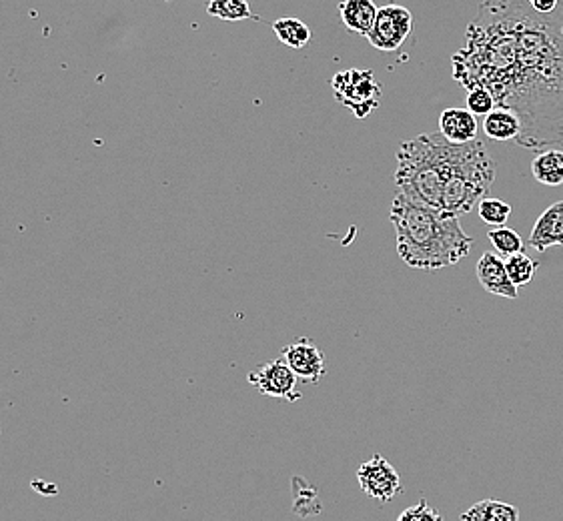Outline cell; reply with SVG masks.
<instances>
[{
  "label": "cell",
  "mask_w": 563,
  "mask_h": 521,
  "mask_svg": "<svg viewBox=\"0 0 563 521\" xmlns=\"http://www.w3.org/2000/svg\"><path fill=\"white\" fill-rule=\"evenodd\" d=\"M465 41L451 59L453 79L487 89L495 107L519 117L517 145L563 147V0L549 15L527 0H483Z\"/></svg>",
  "instance_id": "cell-1"
},
{
  "label": "cell",
  "mask_w": 563,
  "mask_h": 521,
  "mask_svg": "<svg viewBox=\"0 0 563 521\" xmlns=\"http://www.w3.org/2000/svg\"><path fill=\"white\" fill-rule=\"evenodd\" d=\"M397 253L411 269L435 271L457 265L473 247V239L463 231L459 217L419 205L397 193L391 211Z\"/></svg>",
  "instance_id": "cell-2"
},
{
  "label": "cell",
  "mask_w": 563,
  "mask_h": 521,
  "mask_svg": "<svg viewBox=\"0 0 563 521\" xmlns=\"http://www.w3.org/2000/svg\"><path fill=\"white\" fill-rule=\"evenodd\" d=\"M463 151L465 145H451L441 133H425L403 141L395 169L399 193L439 211L443 191L455 175Z\"/></svg>",
  "instance_id": "cell-3"
},
{
  "label": "cell",
  "mask_w": 563,
  "mask_h": 521,
  "mask_svg": "<svg viewBox=\"0 0 563 521\" xmlns=\"http://www.w3.org/2000/svg\"><path fill=\"white\" fill-rule=\"evenodd\" d=\"M331 89L337 103L347 107L359 121L367 119L381 101V83L373 71H341L331 79Z\"/></svg>",
  "instance_id": "cell-4"
},
{
  "label": "cell",
  "mask_w": 563,
  "mask_h": 521,
  "mask_svg": "<svg viewBox=\"0 0 563 521\" xmlns=\"http://www.w3.org/2000/svg\"><path fill=\"white\" fill-rule=\"evenodd\" d=\"M411 29H413V15L409 9L401 5H385L379 7L375 25L367 35V41L377 51L393 53L407 41Z\"/></svg>",
  "instance_id": "cell-5"
},
{
  "label": "cell",
  "mask_w": 563,
  "mask_h": 521,
  "mask_svg": "<svg viewBox=\"0 0 563 521\" xmlns=\"http://www.w3.org/2000/svg\"><path fill=\"white\" fill-rule=\"evenodd\" d=\"M249 383L267 397H279L287 401H299L301 393L297 391V375L285 363V359H271L259 369L249 373Z\"/></svg>",
  "instance_id": "cell-6"
},
{
  "label": "cell",
  "mask_w": 563,
  "mask_h": 521,
  "mask_svg": "<svg viewBox=\"0 0 563 521\" xmlns=\"http://www.w3.org/2000/svg\"><path fill=\"white\" fill-rule=\"evenodd\" d=\"M357 481L369 497L383 503L391 501L395 495L401 493V477L397 469L379 453L359 465Z\"/></svg>",
  "instance_id": "cell-7"
},
{
  "label": "cell",
  "mask_w": 563,
  "mask_h": 521,
  "mask_svg": "<svg viewBox=\"0 0 563 521\" xmlns=\"http://www.w3.org/2000/svg\"><path fill=\"white\" fill-rule=\"evenodd\" d=\"M283 359L297 375V379L305 383H319L325 375V357L313 339H297L283 349Z\"/></svg>",
  "instance_id": "cell-8"
},
{
  "label": "cell",
  "mask_w": 563,
  "mask_h": 521,
  "mask_svg": "<svg viewBox=\"0 0 563 521\" xmlns=\"http://www.w3.org/2000/svg\"><path fill=\"white\" fill-rule=\"evenodd\" d=\"M477 281L479 285L497 297L505 299H517V287L507 275L505 259H501L497 253H483L477 261Z\"/></svg>",
  "instance_id": "cell-9"
},
{
  "label": "cell",
  "mask_w": 563,
  "mask_h": 521,
  "mask_svg": "<svg viewBox=\"0 0 563 521\" xmlns=\"http://www.w3.org/2000/svg\"><path fill=\"white\" fill-rule=\"evenodd\" d=\"M529 245L539 253L551 247H563V201L549 205L537 217L529 235Z\"/></svg>",
  "instance_id": "cell-10"
},
{
  "label": "cell",
  "mask_w": 563,
  "mask_h": 521,
  "mask_svg": "<svg viewBox=\"0 0 563 521\" xmlns=\"http://www.w3.org/2000/svg\"><path fill=\"white\" fill-rule=\"evenodd\" d=\"M477 131V117L467 109H445L439 117V133L451 145H467L475 141Z\"/></svg>",
  "instance_id": "cell-11"
},
{
  "label": "cell",
  "mask_w": 563,
  "mask_h": 521,
  "mask_svg": "<svg viewBox=\"0 0 563 521\" xmlns=\"http://www.w3.org/2000/svg\"><path fill=\"white\" fill-rule=\"evenodd\" d=\"M377 13L379 7L373 3V0H343L339 5V15L345 29L365 39L375 25Z\"/></svg>",
  "instance_id": "cell-12"
},
{
  "label": "cell",
  "mask_w": 563,
  "mask_h": 521,
  "mask_svg": "<svg viewBox=\"0 0 563 521\" xmlns=\"http://www.w3.org/2000/svg\"><path fill=\"white\" fill-rule=\"evenodd\" d=\"M483 131L491 141H517L521 123L513 111L495 107L487 117H483Z\"/></svg>",
  "instance_id": "cell-13"
},
{
  "label": "cell",
  "mask_w": 563,
  "mask_h": 521,
  "mask_svg": "<svg viewBox=\"0 0 563 521\" xmlns=\"http://www.w3.org/2000/svg\"><path fill=\"white\" fill-rule=\"evenodd\" d=\"M531 175L537 183L547 187L563 185V151L547 149L531 161Z\"/></svg>",
  "instance_id": "cell-14"
},
{
  "label": "cell",
  "mask_w": 563,
  "mask_h": 521,
  "mask_svg": "<svg viewBox=\"0 0 563 521\" xmlns=\"http://www.w3.org/2000/svg\"><path fill=\"white\" fill-rule=\"evenodd\" d=\"M461 521H519V511L511 503L483 499L465 509Z\"/></svg>",
  "instance_id": "cell-15"
},
{
  "label": "cell",
  "mask_w": 563,
  "mask_h": 521,
  "mask_svg": "<svg viewBox=\"0 0 563 521\" xmlns=\"http://www.w3.org/2000/svg\"><path fill=\"white\" fill-rule=\"evenodd\" d=\"M273 31L283 45L297 49V51L307 47L309 41H311V29L303 21L293 19V17H285V19L275 21Z\"/></svg>",
  "instance_id": "cell-16"
},
{
  "label": "cell",
  "mask_w": 563,
  "mask_h": 521,
  "mask_svg": "<svg viewBox=\"0 0 563 521\" xmlns=\"http://www.w3.org/2000/svg\"><path fill=\"white\" fill-rule=\"evenodd\" d=\"M207 13L227 23H239L253 19L249 0H209Z\"/></svg>",
  "instance_id": "cell-17"
},
{
  "label": "cell",
  "mask_w": 563,
  "mask_h": 521,
  "mask_svg": "<svg viewBox=\"0 0 563 521\" xmlns=\"http://www.w3.org/2000/svg\"><path fill=\"white\" fill-rule=\"evenodd\" d=\"M493 249L497 251L499 257L503 259H509L517 253H523V239L519 233H515L513 229L509 227H493L489 233H487Z\"/></svg>",
  "instance_id": "cell-18"
},
{
  "label": "cell",
  "mask_w": 563,
  "mask_h": 521,
  "mask_svg": "<svg viewBox=\"0 0 563 521\" xmlns=\"http://www.w3.org/2000/svg\"><path fill=\"white\" fill-rule=\"evenodd\" d=\"M505 269L509 279L513 281V285L519 289L523 285H529L537 273V263L527 257L525 253H517L509 259H505Z\"/></svg>",
  "instance_id": "cell-19"
},
{
  "label": "cell",
  "mask_w": 563,
  "mask_h": 521,
  "mask_svg": "<svg viewBox=\"0 0 563 521\" xmlns=\"http://www.w3.org/2000/svg\"><path fill=\"white\" fill-rule=\"evenodd\" d=\"M479 219L485 225L491 227H505L509 215H511V205L501 201V199H493V197H485L479 201Z\"/></svg>",
  "instance_id": "cell-20"
},
{
  "label": "cell",
  "mask_w": 563,
  "mask_h": 521,
  "mask_svg": "<svg viewBox=\"0 0 563 521\" xmlns=\"http://www.w3.org/2000/svg\"><path fill=\"white\" fill-rule=\"evenodd\" d=\"M465 105H467V111H471L475 117H487L495 109V101H493L491 93L483 87L469 89Z\"/></svg>",
  "instance_id": "cell-21"
},
{
  "label": "cell",
  "mask_w": 563,
  "mask_h": 521,
  "mask_svg": "<svg viewBox=\"0 0 563 521\" xmlns=\"http://www.w3.org/2000/svg\"><path fill=\"white\" fill-rule=\"evenodd\" d=\"M397 521H443V517L425 499H421L417 505L403 509Z\"/></svg>",
  "instance_id": "cell-22"
},
{
  "label": "cell",
  "mask_w": 563,
  "mask_h": 521,
  "mask_svg": "<svg viewBox=\"0 0 563 521\" xmlns=\"http://www.w3.org/2000/svg\"><path fill=\"white\" fill-rule=\"evenodd\" d=\"M527 3L539 15H549L559 7V0H527Z\"/></svg>",
  "instance_id": "cell-23"
}]
</instances>
